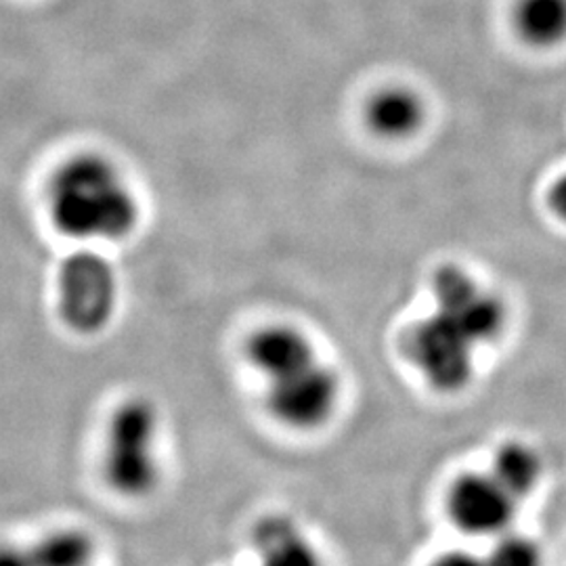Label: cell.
<instances>
[{"label": "cell", "mask_w": 566, "mask_h": 566, "mask_svg": "<svg viewBox=\"0 0 566 566\" xmlns=\"http://www.w3.org/2000/svg\"><path fill=\"white\" fill-rule=\"evenodd\" d=\"M53 227L76 242H114L139 221V203L116 164L99 154H78L55 168L46 182Z\"/></svg>", "instance_id": "obj_1"}, {"label": "cell", "mask_w": 566, "mask_h": 566, "mask_svg": "<svg viewBox=\"0 0 566 566\" xmlns=\"http://www.w3.org/2000/svg\"><path fill=\"white\" fill-rule=\"evenodd\" d=\"M158 434L160 416L149 399L133 397L114 409L103 446V476L114 493L142 500L158 486Z\"/></svg>", "instance_id": "obj_2"}, {"label": "cell", "mask_w": 566, "mask_h": 566, "mask_svg": "<svg viewBox=\"0 0 566 566\" xmlns=\"http://www.w3.org/2000/svg\"><path fill=\"white\" fill-rule=\"evenodd\" d=\"M118 304L114 266L93 250L72 252L57 275V311L72 332L91 336L105 329Z\"/></svg>", "instance_id": "obj_3"}, {"label": "cell", "mask_w": 566, "mask_h": 566, "mask_svg": "<svg viewBox=\"0 0 566 566\" xmlns=\"http://www.w3.org/2000/svg\"><path fill=\"white\" fill-rule=\"evenodd\" d=\"M407 348L411 361L434 390L460 392L470 385L474 374V344L441 313L434 311V315L411 329Z\"/></svg>", "instance_id": "obj_4"}, {"label": "cell", "mask_w": 566, "mask_h": 566, "mask_svg": "<svg viewBox=\"0 0 566 566\" xmlns=\"http://www.w3.org/2000/svg\"><path fill=\"white\" fill-rule=\"evenodd\" d=\"M432 294L437 313L458 325L474 346L491 343L502 334L506 324L504 304L485 292L464 269L455 264L441 266L432 280Z\"/></svg>", "instance_id": "obj_5"}, {"label": "cell", "mask_w": 566, "mask_h": 566, "mask_svg": "<svg viewBox=\"0 0 566 566\" xmlns=\"http://www.w3.org/2000/svg\"><path fill=\"white\" fill-rule=\"evenodd\" d=\"M340 397L336 374L324 365L311 364L271 380L269 411L283 426L296 430H313L325 424Z\"/></svg>", "instance_id": "obj_6"}, {"label": "cell", "mask_w": 566, "mask_h": 566, "mask_svg": "<svg viewBox=\"0 0 566 566\" xmlns=\"http://www.w3.org/2000/svg\"><path fill=\"white\" fill-rule=\"evenodd\" d=\"M449 516L470 535H500L512 525L516 500L493 474H462L449 489Z\"/></svg>", "instance_id": "obj_7"}, {"label": "cell", "mask_w": 566, "mask_h": 566, "mask_svg": "<svg viewBox=\"0 0 566 566\" xmlns=\"http://www.w3.org/2000/svg\"><path fill=\"white\" fill-rule=\"evenodd\" d=\"M245 353L250 364L263 371L269 380H277L315 364L313 344L294 325H264L250 336Z\"/></svg>", "instance_id": "obj_8"}, {"label": "cell", "mask_w": 566, "mask_h": 566, "mask_svg": "<svg viewBox=\"0 0 566 566\" xmlns=\"http://www.w3.org/2000/svg\"><path fill=\"white\" fill-rule=\"evenodd\" d=\"M252 542L261 566H324L317 549L304 537L301 526L282 514L264 516L254 526Z\"/></svg>", "instance_id": "obj_9"}, {"label": "cell", "mask_w": 566, "mask_h": 566, "mask_svg": "<svg viewBox=\"0 0 566 566\" xmlns=\"http://www.w3.org/2000/svg\"><path fill=\"white\" fill-rule=\"evenodd\" d=\"M367 118L371 128L382 137L401 139L420 128L424 120V105L413 91L388 88L369 103Z\"/></svg>", "instance_id": "obj_10"}, {"label": "cell", "mask_w": 566, "mask_h": 566, "mask_svg": "<svg viewBox=\"0 0 566 566\" xmlns=\"http://www.w3.org/2000/svg\"><path fill=\"white\" fill-rule=\"evenodd\" d=\"M491 474L514 500H521L539 483L542 460L533 447L521 441H507L495 451Z\"/></svg>", "instance_id": "obj_11"}, {"label": "cell", "mask_w": 566, "mask_h": 566, "mask_svg": "<svg viewBox=\"0 0 566 566\" xmlns=\"http://www.w3.org/2000/svg\"><path fill=\"white\" fill-rule=\"evenodd\" d=\"M30 552L36 566H91L97 547L86 531L70 526L46 533Z\"/></svg>", "instance_id": "obj_12"}, {"label": "cell", "mask_w": 566, "mask_h": 566, "mask_svg": "<svg viewBox=\"0 0 566 566\" xmlns=\"http://www.w3.org/2000/svg\"><path fill=\"white\" fill-rule=\"evenodd\" d=\"M516 28L537 46H552L566 39V0H521Z\"/></svg>", "instance_id": "obj_13"}, {"label": "cell", "mask_w": 566, "mask_h": 566, "mask_svg": "<svg viewBox=\"0 0 566 566\" xmlns=\"http://www.w3.org/2000/svg\"><path fill=\"white\" fill-rule=\"evenodd\" d=\"M486 566H544L539 546L523 535H504L485 558Z\"/></svg>", "instance_id": "obj_14"}, {"label": "cell", "mask_w": 566, "mask_h": 566, "mask_svg": "<svg viewBox=\"0 0 566 566\" xmlns=\"http://www.w3.org/2000/svg\"><path fill=\"white\" fill-rule=\"evenodd\" d=\"M0 566H36L30 547L0 544Z\"/></svg>", "instance_id": "obj_15"}, {"label": "cell", "mask_w": 566, "mask_h": 566, "mask_svg": "<svg viewBox=\"0 0 566 566\" xmlns=\"http://www.w3.org/2000/svg\"><path fill=\"white\" fill-rule=\"evenodd\" d=\"M430 566H486L483 558L470 554V552H447L439 556Z\"/></svg>", "instance_id": "obj_16"}, {"label": "cell", "mask_w": 566, "mask_h": 566, "mask_svg": "<svg viewBox=\"0 0 566 566\" xmlns=\"http://www.w3.org/2000/svg\"><path fill=\"white\" fill-rule=\"evenodd\" d=\"M549 203L556 210V214H560L566 221V175L563 179H558L556 185L549 191Z\"/></svg>", "instance_id": "obj_17"}]
</instances>
